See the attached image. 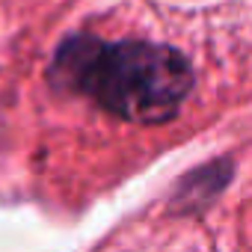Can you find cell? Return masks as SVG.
I'll list each match as a JSON object with an SVG mask.
<instances>
[{"mask_svg":"<svg viewBox=\"0 0 252 252\" xmlns=\"http://www.w3.org/2000/svg\"><path fill=\"white\" fill-rule=\"evenodd\" d=\"M252 89V6L172 9L110 0L42 51L33 86L36 178L57 205L104 187L193 137Z\"/></svg>","mask_w":252,"mask_h":252,"instance_id":"cell-1","label":"cell"}]
</instances>
